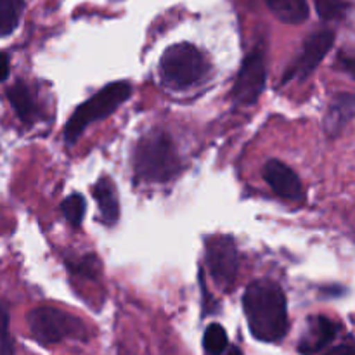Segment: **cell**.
<instances>
[{
    "mask_svg": "<svg viewBox=\"0 0 355 355\" xmlns=\"http://www.w3.org/2000/svg\"><path fill=\"white\" fill-rule=\"evenodd\" d=\"M7 99L12 104L14 111H16V114L19 116V120L23 123L31 125L37 120L38 107L33 96H31V90L26 87V83L16 82L12 87H9V90H7Z\"/></svg>",
    "mask_w": 355,
    "mask_h": 355,
    "instance_id": "4fadbf2b",
    "label": "cell"
},
{
    "mask_svg": "<svg viewBox=\"0 0 355 355\" xmlns=\"http://www.w3.org/2000/svg\"><path fill=\"white\" fill-rule=\"evenodd\" d=\"M329 355H354V349H352V345H342V347H338V349L333 350Z\"/></svg>",
    "mask_w": 355,
    "mask_h": 355,
    "instance_id": "44dd1931",
    "label": "cell"
},
{
    "mask_svg": "<svg viewBox=\"0 0 355 355\" xmlns=\"http://www.w3.org/2000/svg\"><path fill=\"white\" fill-rule=\"evenodd\" d=\"M28 328L42 345H55L68 338H85V326L75 315L54 307H38L28 314Z\"/></svg>",
    "mask_w": 355,
    "mask_h": 355,
    "instance_id": "5b68a950",
    "label": "cell"
},
{
    "mask_svg": "<svg viewBox=\"0 0 355 355\" xmlns=\"http://www.w3.org/2000/svg\"><path fill=\"white\" fill-rule=\"evenodd\" d=\"M62 214H64L66 220L71 225L78 227L82 225L83 215H85V200H83L82 194H71V196L66 198L61 205Z\"/></svg>",
    "mask_w": 355,
    "mask_h": 355,
    "instance_id": "e0dca14e",
    "label": "cell"
},
{
    "mask_svg": "<svg viewBox=\"0 0 355 355\" xmlns=\"http://www.w3.org/2000/svg\"><path fill=\"white\" fill-rule=\"evenodd\" d=\"M263 87H266V59L263 52L257 49L243 61L238 78L232 87V97L239 104H255L262 96Z\"/></svg>",
    "mask_w": 355,
    "mask_h": 355,
    "instance_id": "52a82bcc",
    "label": "cell"
},
{
    "mask_svg": "<svg viewBox=\"0 0 355 355\" xmlns=\"http://www.w3.org/2000/svg\"><path fill=\"white\" fill-rule=\"evenodd\" d=\"M340 331V326L333 322L331 319L324 315H315L309 321L307 329L298 343V350L305 355L321 352L324 347H328L336 338Z\"/></svg>",
    "mask_w": 355,
    "mask_h": 355,
    "instance_id": "30bf717a",
    "label": "cell"
},
{
    "mask_svg": "<svg viewBox=\"0 0 355 355\" xmlns=\"http://www.w3.org/2000/svg\"><path fill=\"white\" fill-rule=\"evenodd\" d=\"M92 193L94 198L97 200V205H99L101 218L106 224H114L118 220V215H120V205H118L116 191H114L113 182L107 177H101L94 184Z\"/></svg>",
    "mask_w": 355,
    "mask_h": 355,
    "instance_id": "7c38bea8",
    "label": "cell"
},
{
    "mask_svg": "<svg viewBox=\"0 0 355 355\" xmlns=\"http://www.w3.org/2000/svg\"><path fill=\"white\" fill-rule=\"evenodd\" d=\"M270 12L288 24H300L309 17L307 0H266Z\"/></svg>",
    "mask_w": 355,
    "mask_h": 355,
    "instance_id": "5bb4252c",
    "label": "cell"
},
{
    "mask_svg": "<svg viewBox=\"0 0 355 355\" xmlns=\"http://www.w3.org/2000/svg\"><path fill=\"white\" fill-rule=\"evenodd\" d=\"M24 0H0V37H7L17 28Z\"/></svg>",
    "mask_w": 355,
    "mask_h": 355,
    "instance_id": "9a60e30c",
    "label": "cell"
},
{
    "mask_svg": "<svg viewBox=\"0 0 355 355\" xmlns=\"http://www.w3.org/2000/svg\"><path fill=\"white\" fill-rule=\"evenodd\" d=\"M263 179L277 196L290 201H304V186L297 173L279 159H269L263 166Z\"/></svg>",
    "mask_w": 355,
    "mask_h": 355,
    "instance_id": "9c48e42d",
    "label": "cell"
},
{
    "mask_svg": "<svg viewBox=\"0 0 355 355\" xmlns=\"http://www.w3.org/2000/svg\"><path fill=\"white\" fill-rule=\"evenodd\" d=\"M229 340L227 333L220 324H210L205 331L203 336V347L207 355H220L227 349Z\"/></svg>",
    "mask_w": 355,
    "mask_h": 355,
    "instance_id": "2e32d148",
    "label": "cell"
},
{
    "mask_svg": "<svg viewBox=\"0 0 355 355\" xmlns=\"http://www.w3.org/2000/svg\"><path fill=\"white\" fill-rule=\"evenodd\" d=\"M225 355H243L241 352H239V350L238 349H236V347H232V349L231 350H229V352L227 354H225Z\"/></svg>",
    "mask_w": 355,
    "mask_h": 355,
    "instance_id": "7402d4cb",
    "label": "cell"
},
{
    "mask_svg": "<svg viewBox=\"0 0 355 355\" xmlns=\"http://www.w3.org/2000/svg\"><path fill=\"white\" fill-rule=\"evenodd\" d=\"M207 266L220 290H232L238 279L239 255L231 236H215L207 243Z\"/></svg>",
    "mask_w": 355,
    "mask_h": 355,
    "instance_id": "8992f818",
    "label": "cell"
},
{
    "mask_svg": "<svg viewBox=\"0 0 355 355\" xmlns=\"http://www.w3.org/2000/svg\"><path fill=\"white\" fill-rule=\"evenodd\" d=\"M333 44H335V33L331 30H321L318 33H312L307 38L304 45L302 54L295 59L288 68L286 75H284L283 83L290 82L295 78H307L319 64L322 59L326 58L329 51H331Z\"/></svg>",
    "mask_w": 355,
    "mask_h": 355,
    "instance_id": "ba28073f",
    "label": "cell"
},
{
    "mask_svg": "<svg viewBox=\"0 0 355 355\" xmlns=\"http://www.w3.org/2000/svg\"><path fill=\"white\" fill-rule=\"evenodd\" d=\"M180 170L172 137L162 130H151L142 135L134 149V172L144 182H166Z\"/></svg>",
    "mask_w": 355,
    "mask_h": 355,
    "instance_id": "7a4b0ae2",
    "label": "cell"
},
{
    "mask_svg": "<svg viewBox=\"0 0 355 355\" xmlns=\"http://www.w3.org/2000/svg\"><path fill=\"white\" fill-rule=\"evenodd\" d=\"M208 62L203 52L193 44H175L163 52L159 59V78L163 85L173 90H184L205 78Z\"/></svg>",
    "mask_w": 355,
    "mask_h": 355,
    "instance_id": "3957f363",
    "label": "cell"
},
{
    "mask_svg": "<svg viewBox=\"0 0 355 355\" xmlns=\"http://www.w3.org/2000/svg\"><path fill=\"white\" fill-rule=\"evenodd\" d=\"M243 309L250 331L260 342H279L288 333L286 297L274 281L260 279L250 284L243 295Z\"/></svg>",
    "mask_w": 355,
    "mask_h": 355,
    "instance_id": "6da1fadb",
    "label": "cell"
},
{
    "mask_svg": "<svg viewBox=\"0 0 355 355\" xmlns=\"http://www.w3.org/2000/svg\"><path fill=\"white\" fill-rule=\"evenodd\" d=\"M7 76H9V58L0 52V82L7 80Z\"/></svg>",
    "mask_w": 355,
    "mask_h": 355,
    "instance_id": "ffe728a7",
    "label": "cell"
},
{
    "mask_svg": "<svg viewBox=\"0 0 355 355\" xmlns=\"http://www.w3.org/2000/svg\"><path fill=\"white\" fill-rule=\"evenodd\" d=\"M99 262H97L96 257H85V259L80 260L78 263H76V272L82 274V276H87V277H96L97 274H99Z\"/></svg>",
    "mask_w": 355,
    "mask_h": 355,
    "instance_id": "d6986e66",
    "label": "cell"
},
{
    "mask_svg": "<svg viewBox=\"0 0 355 355\" xmlns=\"http://www.w3.org/2000/svg\"><path fill=\"white\" fill-rule=\"evenodd\" d=\"M130 94L132 87L127 82H113L101 89L96 96L80 104L75 113L71 114L68 125L64 127V132H62L64 141L68 144L78 141L80 135L90 123H96V121L104 120L110 114H113L130 97Z\"/></svg>",
    "mask_w": 355,
    "mask_h": 355,
    "instance_id": "277c9868",
    "label": "cell"
},
{
    "mask_svg": "<svg viewBox=\"0 0 355 355\" xmlns=\"http://www.w3.org/2000/svg\"><path fill=\"white\" fill-rule=\"evenodd\" d=\"M355 114L354 94L343 92L333 97L324 116V130L329 137H338Z\"/></svg>",
    "mask_w": 355,
    "mask_h": 355,
    "instance_id": "8fae6325",
    "label": "cell"
},
{
    "mask_svg": "<svg viewBox=\"0 0 355 355\" xmlns=\"http://www.w3.org/2000/svg\"><path fill=\"white\" fill-rule=\"evenodd\" d=\"M315 9L322 21H335L345 16L349 3L345 0H315Z\"/></svg>",
    "mask_w": 355,
    "mask_h": 355,
    "instance_id": "ac0fdd59",
    "label": "cell"
}]
</instances>
